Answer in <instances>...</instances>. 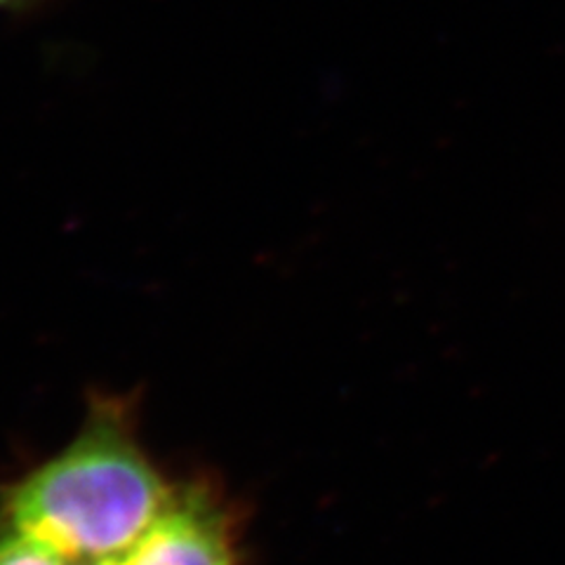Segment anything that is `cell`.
<instances>
[{
  "instance_id": "5b68a950",
  "label": "cell",
  "mask_w": 565,
  "mask_h": 565,
  "mask_svg": "<svg viewBox=\"0 0 565 565\" xmlns=\"http://www.w3.org/2000/svg\"><path fill=\"white\" fill-rule=\"evenodd\" d=\"M6 3H12V0H0V6H6Z\"/></svg>"
},
{
  "instance_id": "277c9868",
  "label": "cell",
  "mask_w": 565,
  "mask_h": 565,
  "mask_svg": "<svg viewBox=\"0 0 565 565\" xmlns=\"http://www.w3.org/2000/svg\"><path fill=\"white\" fill-rule=\"evenodd\" d=\"M83 565H114V561H99V563H83Z\"/></svg>"
},
{
  "instance_id": "3957f363",
  "label": "cell",
  "mask_w": 565,
  "mask_h": 565,
  "mask_svg": "<svg viewBox=\"0 0 565 565\" xmlns=\"http://www.w3.org/2000/svg\"><path fill=\"white\" fill-rule=\"evenodd\" d=\"M0 565H74L45 542L17 530H0Z\"/></svg>"
},
{
  "instance_id": "7a4b0ae2",
  "label": "cell",
  "mask_w": 565,
  "mask_h": 565,
  "mask_svg": "<svg viewBox=\"0 0 565 565\" xmlns=\"http://www.w3.org/2000/svg\"><path fill=\"white\" fill-rule=\"evenodd\" d=\"M114 565H236L222 511L203 492L170 498L163 514Z\"/></svg>"
},
{
  "instance_id": "6da1fadb",
  "label": "cell",
  "mask_w": 565,
  "mask_h": 565,
  "mask_svg": "<svg viewBox=\"0 0 565 565\" xmlns=\"http://www.w3.org/2000/svg\"><path fill=\"white\" fill-rule=\"evenodd\" d=\"M170 498L130 431L109 415L10 490L3 525L76 565L114 561L132 550Z\"/></svg>"
}]
</instances>
